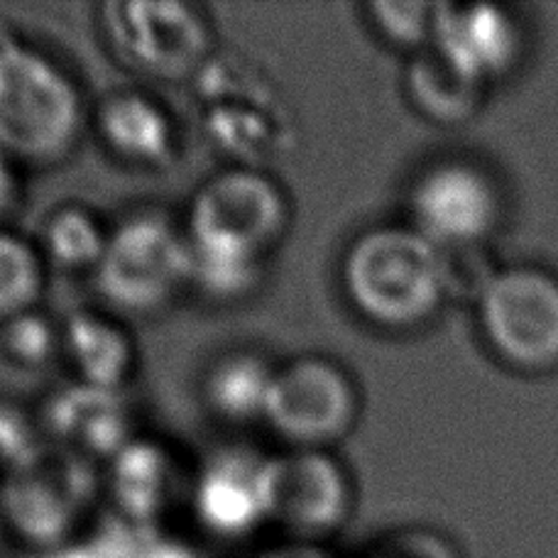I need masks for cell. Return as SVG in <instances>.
I'll return each mask as SVG.
<instances>
[{"instance_id": "obj_1", "label": "cell", "mask_w": 558, "mask_h": 558, "mask_svg": "<svg viewBox=\"0 0 558 558\" xmlns=\"http://www.w3.org/2000/svg\"><path fill=\"white\" fill-rule=\"evenodd\" d=\"M338 284L355 316L383 333L432 326L456 294L451 257L410 223H375L351 238Z\"/></svg>"}, {"instance_id": "obj_2", "label": "cell", "mask_w": 558, "mask_h": 558, "mask_svg": "<svg viewBox=\"0 0 558 558\" xmlns=\"http://www.w3.org/2000/svg\"><path fill=\"white\" fill-rule=\"evenodd\" d=\"M92 121L78 78L54 54L0 20V149L20 167H57Z\"/></svg>"}, {"instance_id": "obj_3", "label": "cell", "mask_w": 558, "mask_h": 558, "mask_svg": "<svg viewBox=\"0 0 558 558\" xmlns=\"http://www.w3.org/2000/svg\"><path fill=\"white\" fill-rule=\"evenodd\" d=\"M292 221V198L270 169L228 165L196 186L182 226L192 253L267 265Z\"/></svg>"}, {"instance_id": "obj_4", "label": "cell", "mask_w": 558, "mask_h": 558, "mask_svg": "<svg viewBox=\"0 0 558 558\" xmlns=\"http://www.w3.org/2000/svg\"><path fill=\"white\" fill-rule=\"evenodd\" d=\"M206 137L228 165L270 169L296 147V121L272 78L238 54H218L194 78Z\"/></svg>"}, {"instance_id": "obj_5", "label": "cell", "mask_w": 558, "mask_h": 558, "mask_svg": "<svg viewBox=\"0 0 558 558\" xmlns=\"http://www.w3.org/2000/svg\"><path fill=\"white\" fill-rule=\"evenodd\" d=\"M101 495L98 463L52 444L29 463L0 473V522L25 549L49 554L78 539Z\"/></svg>"}, {"instance_id": "obj_6", "label": "cell", "mask_w": 558, "mask_h": 558, "mask_svg": "<svg viewBox=\"0 0 558 558\" xmlns=\"http://www.w3.org/2000/svg\"><path fill=\"white\" fill-rule=\"evenodd\" d=\"M96 23L118 64L149 82H194L218 52L214 17L189 0H108Z\"/></svg>"}, {"instance_id": "obj_7", "label": "cell", "mask_w": 558, "mask_h": 558, "mask_svg": "<svg viewBox=\"0 0 558 558\" xmlns=\"http://www.w3.org/2000/svg\"><path fill=\"white\" fill-rule=\"evenodd\" d=\"M98 294L121 316H155L189 292V238L182 218L137 208L111 226L92 275Z\"/></svg>"}, {"instance_id": "obj_8", "label": "cell", "mask_w": 558, "mask_h": 558, "mask_svg": "<svg viewBox=\"0 0 558 558\" xmlns=\"http://www.w3.org/2000/svg\"><path fill=\"white\" fill-rule=\"evenodd\" d=\"M502 179L475 157H441L424 165L407 192V223L448 257L483 255L507 223Z\"/></svg>"}, {"instance_id": "obj_9", "label": "cell", "mask_w": 558, "mask_h": 558, "mask_svg": "<svg viewBox=\"0 0 558 558\" xmlns=\"http://www.w3.org/2000/svg\"><path fill=\"white\" fill-rule=\"evenodd\" d=\"M475 322L487 351L510 373H558V275L549 267H497L475 296Z\"/></svg>"}, {"instance_id": "obj_10", "label": "cell", "mask_w": 558, "mask_h": 558, "mask_svg": "<svg viewBox=\"0 0 558 558\" xmlns=\"http://www.w3.org/2000/svg\"><path fill=\"white\" fill-rule=\"evenodd\" d=\"M363 414V390L348 367L324 353L296 355L277 367L265 424L287 448L333 451Z\"/></svg>"}, {"instance_id": "obj_11", "label": "cell", "mask_w": 558, "mask_h": 558, "mask_svg": "<svg viewBox=\"0 0 558 558\" xmlns=\"http://www.w3.org/2000/svg\"><path fill=\"white\" fill-rule=\"evenodd\" d=\"M355 481L333 451L287 448L265 461L267 524L289 542L322 544L355 512Z\"/></svg>"}, {"instance_id": "obj_12", "label": "cell", "mask_w": 558, "mask_h": 558, "mask_svg": "<svg viewBox=\"0 0 558 558\" xmlns=\"http://www.w3.org/2000/svg\"><path fill=\"white\" fill-rule=\"evenodd\" d=\"M432 49L463 74L493 88L526 62L530 27L510 5L438 3Z\"/></svg>"}, {"instance_id": "obj_13", "label": "cell", "mask_w": 558, "mask_h": 558, "mask_svg": "<svg viewBox=\"0 0 558 558\" xmlns=\"http://www.w3.org/2000/svg\"><path fill=\"white\" fill-rule=\"evenodd\" d=\"M265 461L243 446L216 448L204 458L189 481V502L206 532L238 539L267 524Z\"/></svg>"}, {"instance_id": "obj_14", "label": "cell", "mask_w": 558, "mask_h": 558, "mask_svg": "<svg viewBox=\"0 0 558 558\" xmlns=\"http://www.w3.org/2000/svg\"><path fill=\"white\" fill-rule=\"evenodd\" d=\"M88 128L118 162L147 172H167L182 153L172 108L140 86L113 88L98 98Z\"/></svg>"}, {"instance_id": "obj_15", "label": "cell", "mask_w": 558, "mask_h": 558, "mask_svg": "<svg viewBox=\"0 0 558 558\" xmlns=\"http://www.w3.org/2000/svg\"><path fill=\"white\" fill-rule=\"evenodd\" d=\"M37 416L49 444L92 458L96 463H106L137 436L125 392L101 390L74 380L49 390L37 407Z\"/></svg>"}, {"instance_id": "obj_16", "label": "cell", "mask_w": 558, "mask_h": 558, "mask_svg": "<svg viewBox=\"0 0 558 558\" xmlns=\"http://www.w3.org/2000/svg\"><path fill=\"white\" fill-rule=\"evenodd\" d=\"M182 461L155 436H133L106 461L104 493L123 522L153 526L182 493Z\"/></svg>"}, {"instance_id": "obj_17", "label": "cell", "mask_w": 558, "mask_h": 558, "mask_svg": "<svg viewBox=\"0 0 558 558\" xmlns=\"http://www.w3.org/2000/svg\"><path fill=\"white\" fill-rule=\"evenodd\" d=\"M62 361L74 383L125 392L137 371V343L118 314L76 308L62 318Z\"/></svg>"}, {"instance_id": "obj_18", "label": "cell", "mask_w": 558, "mask_h": 558, "mask_svg": "<svg viewBox=\"0 0 558 558\" xmlns=\"http://www.w3.org/2000/svg\"><path fill=\"white\" fill-rule=\"evenodd\" d=\"M277 367L272 357L257 348H233L216 355L202 373L206 412L228 426L265 424Z\"/></svg>"}, {"instance_id": "obj_19", "label": "cell", "mask_w": 558, "mask_h": 558, "mask_svg": "<svg viewBox=\"0 0 558 558\" xmlns=\"http://www.w3.org/2000/svg\"><path fill=\"white\" fill-rule=\"evenodd\" d=\"M402 88L412 111L438 128L475 121L490 96V88L463 74L432 47L407 59Z\"/></svg>"}, {"instance_id": "obj_20", "label": "cell", "mask_w": 558, "mask_h": 558, "mask_svg": "<svg viewBox=\"0 0 558 558\" xmlns=\"http://www.w3.org/2000/svg\"><path fill=\"white\" fill-rule=\"evenodd\" d=\"M108 226L94 208L69 202L49 211L37 233V251L47 267H57L69 275H94L106 253Z\"/></svg>"}, {"instance_id": "obj_21", "label": "cell", "mask_w": 558, "mask_h": 558, "mask_svg": "<svg viewBox=\"0 0 558 558\" xmlns=\"http://www.w3.org/2000/svg\"><path fill=\"white\" fill-rule=\"evenodd\" d=\"M47 263L35 241L0 226V324L37 308L47 287Z\"/></svg>"}, {"instance_id": "obj_22", "label": "cell", "mask_w": 558, "mask_h": 558, "mask_svg": "<svg viewBox=\"0 0 558 558\" xmlns=\"http://www.w3.org/2000/svg\"><path fill=\"white\" fill-rule=\"evenodd\" d=\"M438 3L424 0H371L363 20L383 45L407 54L424 52L434 43Z\"/></svg>"}, {"instance_id": "obj_23", "label": "cell", "mask_w": 558, "mask_h": 558, "mask_svg": "<svg viewBox=\"0 0 558 558\" xmlns=\"http://www.w3.org/2000/svg\"><path fill=\"white\" fill-rule=\"evenodd\" d=\"M267 277V265L226 260L189 251V292L218 306L241 304L255 296Z\"/></svg>"}, {"instance_id": "obj_24", "label": "cell", "mask_w": 558, "mask_h": 558, "mask_svg": "<svg viewBox=\"0 0 558 558\" xmlns=\"http://www.w3.org/2000/svg\"><path fill=\"white\" fill-rule=\"evenodd\" d=\"M0 355L23 371H43L62 361V324L39 306L8 318L0 324Z\"/></svg>"}, {"instance_id": "obj_25", "label": "cell", "mask_w": 558, "mask_h": 558, "mask_svg": "<svg viewBox=\"0 0 558 558\" xmlns=\"http://www.w3.org/2000/svg\"><path fill=\"white\" fill-rule=\"evenodd\" d=\"M49 446L37 410L0 397V473L29 463Z\"/></svg>"}, {"instance_id": "obj_26", "label": "cell", "mask_w": 558, "mask_h": 558, "mask_svg": "<svg viewBox=\"0 0 558 558\" xmlns=\"http://www.w3.org/2000/svg\"><path fill=\"white\" fill-rule=\"evenodd\" d=\"M375 558H458V551L436 532L402 530L387 536Z\"/></svg>"}, {"instance_id": "obj_27", "label": "cell", "mask_w": 558, "mask_h": 558, "mask_svg": "<svg viewBox=\"0 0 558 558\" xmlns=\"http://www.w3.org/2000/svg\"><path fill=\"white\" fill-rule=\"evenodd\" d=\"M25 202L23 167L0 149V226H8Z\"/></svg>"}, {"instance_id": "obj_28", "label": "cell", "mask_w": 558, "mask_h": 558, "mask_svg": "<svg viewBox=\"0 0 558 558\" xmlns=\"http://www.w3.org/2000/svg\"><path fill=\"white\" fill-rule=\"evenodd\" d=\"M257 558H328V554L322 549V544L289 542L284 546H275V549L265 551Z\"/></svg>"}]
</instances>
